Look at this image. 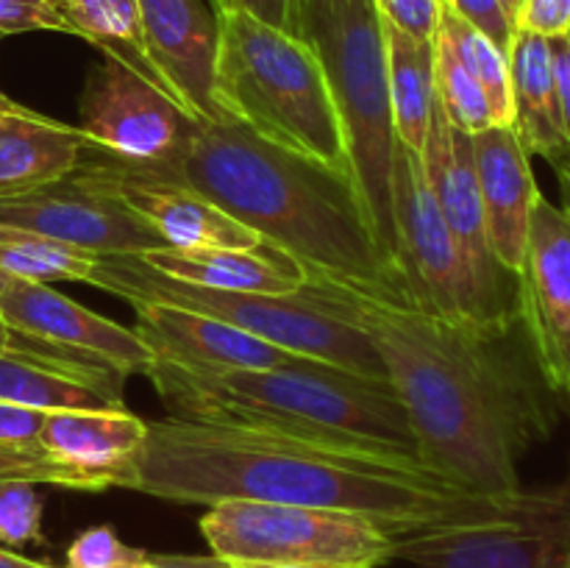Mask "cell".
<instances>
[{"label": "cell", "instance_id": "1", "mask_svg": "<svg viewBox=\"0 0 570 568\" xmlns=\"http://www.w3.org/2000/svg\"><path fill=\"white\" fill-rule=\"evenodd\" d=\"M304 290L379 351L423 466L471 493H521L523 454L557 423V393L523 321L460 326L321 278H306Z\"/></svg>", "mask_w": 570, "mask_h": 568}, {"label": "cell", "instance_id": "2", "mask_svg": "<svg viewBox=\"0 0 570 568\" xmlns=\"http://www.w3.org/2000/svg\"><path fill=\"white\" fill-rule=\"evenodd\" d=\"M122 488L176 505L239 499L356 512L393 538L512 518L538 493H471L421 460L178 418L148 423Z\"/></svg>", "mask_w": 570, "mask_h": 568}, {"label": "cell", "instance_id": "3", "mask_svg": "<svg viewBox=\"0 0 570 568\" xmlns=\"http://www.w3.org/2000/svg\"><path fill=\"white\" fill-rule=\"evenodd\" d=\"M195 189L306 276L412 310L395 262L379 245L354 178L276 148L237 123H198L181 154L145 170Z\"/></svg>", "mask_w": 570, "mask_h": 568}, {"label": "cell", "instance_id": "4", "mask_svg": "<svg viewBox=\"0 0 570 568\" xmlns=\"http://www.w3.org/2000/svg\"><path fill=\"white\" fill-rule=\"evenodd\" d=\"M145 376L167 418L228 423L421 460L417 438L393 384L306 356L271 371H200L154 360Z\"/></svg>", "mask_w": 570, "mask_h": 568}, {"label": "cell", "instance_id": "5", "mask_svg": "<svg viewBox=\"0 0 570 568\" xmlns=\"http://www.w3.org/2000/svg\"><path fill=\"white\" fill-rule=\"evenodd\" d=\"M215 106L276 148L351 176L343 123L315 53L293 33L243 11L217 14Z\"/></svg>", "mask_w": 570, "mask_h": 568}, {"label": "cell", "instance_id": "6", "mask_svg": "<svg viewBox=\"0 0 570 568\" xmlns=\"http://www.w3.org/2000/svg\"><path fill=\"white\" fill-rule=\"evenodd\" d=\"M289 33L315 53L343 123L351 178L373 234L395 262L393 159L387 42L376 0H295ZM399 267V265H395Z\"/></svg>", "mask_w": 570, "mask_h": 568}, {"label": "cell", "instance_id": "7", "mask_svg": "<svg viewBox=\"0 0 570 568\" xmlns=\"http://www.w3.org/2000/svg\"><path fill=\"white\" fill-rule=\"evenodd\" d=\"M87 284L128 304H161L217 317L295 356L343 368L365 379L390 382L371 340L351 323L337 321L304 287L293 295L237 293L198 287L150 267L142 256H100Z\"/></svg>", "mask_w": 570, "mask_h": 568}, {"label": "cell", "instance_id": "8", "mask_svg": "<svg viewBox=\"0 0 570 568\" xmlns=\"http://www.w3.org/2000/svg\"><path fill=\"white\" fill-rule=\"evenodd\" d=\"M200 535L232 566L382 568L395 551L393 535L365 516L267 501H217Z\"/></svg>", "mask_w": 570, "mask_h": 568}, {"label": "cell", "instance_id": "9", "mask_svg": "<svg viewBox=\"0 0 570 568\" xmlns=\"http://www.w3.org/2000/svg\"><path fill=\"white\" fill-rule=\"evenodd\" d=\"M393 221L395 265L412 310L460 326H499L484 315L471 273L429 193L421 154L401 143H395L393 159Z\"/></svg>", "mask_w": 570, "mask_h": 568}, {"label": "cell", "instance_id": "10", "mask_svg": "<svg viewBox=\"0 0 570 568\" xmlns=\"http://www.w3.org/2000/svg\"><path fill=\"white\" fill-rule=\"evenodd\" d=\"M0 226L53 239L95 259L167 248L120 193L83 165L59 182L0 198Z\"/></svg>", "mask_w": 570, "mask_h": 568}, {"label": "cell", "instance_id": "11", "mask_svg": "<svg viewBox=\"0 0 570 568\" xmlns=\"http://www.w3.org/2000/svg\"><path fill=\"white\" fill-rule=\"evenodd\" d=\"M78 117L89 148L137 170L170 165L198 126L170 95L109 56L89 70Z\"/></svg>", "mask_w": 570, "mask_h": 568}, {"label": "cell", "instance_id": "12", "mask_svg": "<svg viewBox=\"0 0 570 568\" xmlns=\"http://www.w3.org/2000/svg\"><path fill=\"white\" fill-rule=\"evenodd\" d=\"M421 165L429 193L454 237V245L460 248L488 321L499 326L518 321L521 317L518 276L501 265L490 245L476 167H473L471 134L460 131L445 117L438 98H434L426 143L421 150Z\"/></svg>", "mask_w": 570, "mask_h": 568}, {"label": "cell", "instance_id": "13", "mask_svg": "<svg viewBox=\"0 0 570 568\" xmlns=\"http://www.w3.org/2000/svg\"><path fill=\"white\" fill-rule=\"evenodd\" d=\"M570 543V482L538 490L512 518L395 538L412 568H562Z\"/></svg>", "mask_w": 570, "mask_h": 568}, {"label": "cell", "instance_id": "14", "mask_svg": "<svg viewBox=\"0 0 570 568\" xmlns=\"http://www.w3.org/2000/svg\"><path fill=\"white\" fill-rule=\"evenodd\" d=\"M0 323L39 349L104 368L122 379L145 373L154 362L134 329L87 310L50 284L14 278L0 295Z\"/></svg>", "mask_w": 570, "mask_h": 568}, {"label": "cell", "instance_id": "15", "mask_svg": "<svg viewBox=\"0 0 570 568\" xmlns=\"http://www.w3.org/2000/svg\"><path fill=\"white\" fill-rule=\"evenodd\" d=\"M521 321L557 395L570 399V206L538 195L518 271Z\"/></svg>", "mask_w": 570, "mask_h": 568}, {"label": "cell", "instance_id": "16", "mask_svg": "<svg viewBox=\"0 0 570 568\" xmlns=\"http://www.w3.org/2000/svg\"><path fill=\"white\" fill-rule=\"evenodd\" d=\"M81 165L106 178L120 198L165 239L167 248H256L262 243L259 234L195 189L120 165L89 145Z\"/></svg>", "mask_w": 570, "mask_h": 568}, {"label": "cell", "instance_id": "17", "mask_svg": "<svg viewBox=\"0 0 570 568\" xmlns=\"http://www.w3.org/2000/svg\"><path fill=\"white\" fill-rule=\"evenodd\" d=\"M145 50L176 104L198 123H220L215 67L220 28L204 0H139Z\"/></svg>", "mask_w": 570, "mask_h": 568}, {"label": "cell", "instance_id": "18", "mask_svg": "<svg viewBox=\"0 0 570 568\" xmlns=\"http://www.w3.org/2000/svg\"><path fill=\"white\" fill-rule=\"evenodd\" d=\"M134 332L139 334L154 360L200 371H271L298 356L243 329L200 312L161 304H131Z\"/></svg>", "mask_w": 570, "mask_h": 568}, {"label": "cell", "instance_id": "19", "mask_svg": "<svg viewBox=\"0 0 570 568\" xmlns=\"http://www.w3.org/2000/svg\"><path fill=\"white\" fill-rule=\"evenodd\" d=\"M9 332V329H6ZM126 379L65 360L9 332L0 351V401L28 410H126Z\"/></svg>", "mask_w": 570, "mask_h": 568}, {"label": "cell", "instance_id": "20", "mask_svg": "<svg viewBox=\"0 0 570 568\" xmlns=\"http://www.w3.org/2000/svg\"><path fill=\"white\" fill-rule=\"evenodd\" d=\"M473 167L493 254L518 276L527 254L529 221L540 189L532 173V156L523 150L512 126H493L471 137Z\"/></svg>", "mask_w": 570, "mask_h": 568}, {"label": "cell", "instance_id": "21", "mask_svg": "<svg viewBox=\"0 0 570 568\" xmlns=\"http://www.w3.org/2000/svg\"><path fill=\"white\" fill-rule=\"evenodd\" d=\"M148 421L128 410H56L45 415L37 443L56 460L122 488L142 451Z\"/></svg>", "mask_w": 570, "mask_h": 568}, {"label": "cell", "instance_id": "22", "mask_svg": "<svg viewBox=\"0 0 570 568\" xmlns=\"http://www.w3.org/2000/svg\"><path fill=\"white\" fill-rule=\"evenodd\" d=\"M512 89V128L529 156H543L557 178L570 173V134L562 123L551 76L549 37L515 28L507 48Z\"/></svg>", "mask_w": 570, "mask_h": 568}, {"label": "cell", "instance_id": "23", "mask_svg": "<svg viewBox=\"0 0 570 568\" xmlns=\"http://www.w3.org/2000/svg\"><path fill=\"white\" fill-rule=\"evenodd\" d=\"M142 259L170 278L237 293L293 295L309 278L298 259L267 243L256 248H159Z\"/></svg>", "mask_w": 570, "mask_h": 568}, {"label": "cell", "instance_id": "24", "mask_svg": "<svg viewBox=\"0 0 570 568\" xmlns=\"http://www.w3.org/2000/svg\"><path fill=\"white\" fill-rule=\"evenodd\" d=\"M87 150L78 126L33 109L0 115V198L31 193L70 176Z\"/></svg>", "mask_w": 570, "mask_h": 568}, {"label": "cell", "instance_id": "25", "mask_svg": "<svg viewBox=\"0 0 570 568\" xmlns=\"http://www.w3.org/2000/svg\"><path fill=\"white\" fill-rule=\"evenodd\" d=\"M395 139L421 154L434 109V39H417L384 20Z\"/></svg>", "mask_w": 570, "mask_h": 568}, {"label": "cell", "instance_id": "26", "mask_svg": "<svg viewBox=\"0 0 570 568\" xmlns=\"http://www.w3.org/2000/svg\"><path fill=\"white\" fill-rule=\"evenodd\" d=\"M61 14L67 17L76 37L92 42L95 48L104 50V56L120 61L128 70L142 76L145 81L154 84L156 89L170 95L159 70L150 61L148 50H145L139 0H67Z\"/></svg>", "mask_w": 570, "mask_h": 568}, {"label": "cell", "instance_id": "27", "mask_svg": "<svg viewBox=\"0 0 570 568\" xmlns=\"http://www.w3.org/2000/svg\"><path fill=\"white\" fill-rule=\"evenodd\" d=\"M434 37L443 39L456 59L465 65V70L476 78L482 92L488 95L490 109H493L495 126H512V89H510V65H507V53L495 48L482 31L462 20L451 6L440 0L438 11V28Z\"/></svg>", "mask_w": 570, "mask_h": 568}, {"label": "cell", "instance_id": "28", "mask_svg": "<svg viewBox=\"0 0 570 568\" xmlns=\"http://www.w3.org/2000/svg\"><path fill=\"white\" fill-rule=\"evenodd\" d=\"M95 256L72 251L53 239L0 226V271L22 282H87Z\"/></svg>", "mask_w": 570, "mask_h": 568}, {"label": "cell", "instance_id": "29", "mask_svg": "<svg viewBox=\"0 0 570 568\" xmlns=\"http://www.w3.org/2000/svg\"><path fill=\"white\" fill-rule=\"evenodd\" d=\"M434 92H438V104L443 106L445 117L460 131L473 137V134L495 126L488 95L440 37H434Z\"/></svg>", "mask_w": 570, "mask_h": 568}, {"label": "cell", "instance_id": "30", "mask_svg": "<svg viewBox=\"0 0 570 568\" xmlns=\"http://www.w3.org/2000/svg\"><path fill=\"white\" fill-rule=\"evenodd\" d=\"M0 482H31V484H53V488L87 490V493H100L109 490V484L100 477L67 466L56 460L39 443L14 445L0 443Z\"/></svg>", "mask_w": 570, "mask_h": 568}, {"label": "cell", "instance_id": "31", "mask_svg": "<svg viewBox=\"0 0 570 568\" xmlns=\"http://www.w3.org/2000/svg\"><path fill=\"white\" fill-rule=\"evenodd\" d=\"M0 540L11 549L42 543V499L31 482H0Z\"/></svg>", "mask_w": 570, "mask_h": 568}, {"label": "cell", "instance_id": "32", "mask_svg": "<svg viewBox=\"0 0 570 568\" xmlns=\"http://www.w3.org/2000/svg\"><path fill=\"white\" fill-rule=\"evenodd\" d=\"M150 551L122 543L111 527H89L67 549V568H111L122 562H137Z\"/></svg>", "mask_w": 570, "mask_h": 568}, {"label": "cell", "instance_id": "33", "mask_svg": "<svg viewBox=\"0 0 570 568\" xmlns=\"http://www.w3.org/2000/svg\"><path fill=\"white\" fill-rule=\"evenodd\" d=\"M28 31H59L76 37L67 17L48 0H0V33L9 37Z\"/></svg>", "mask_w": 570, "mask_h": 568}, {"label": "cell", "instance_id": "34", "mask_svg": "<svg viewBox=\"0 0 570 568\" xmlns=\"http://www.w3.org/2000/svg\"><path fill=\"white\" fill-rule=\"evenodd\" d=\"M443 3L451 6L462 20L471 22L495 48H501L507 53V48L512 42V33H515V22L507 14L501 0H443Z\"/></svg>", "mask_w": 570, "mask_h": 568}, {"label": "cell", "instance_id": "35", "mask_svg": "<svg viewBox=\"0 0 570 568\" xmlns=\"http://www.w3.org/2000/svg\"><path fill=\"white\" fill-rule=\"evenodd\" d=\"M387 22L417 39H434L440 0H376Z\"/></svg>", "mask_w": 570, "mask_h": 568}, {"label": "cell", "instance_id": "36", "mask_svg": "<svg viewBox=\"0 0 570 568\" xmlns=\"http://www.w3.org/2000/svg\"><path fill=\"white\" fill-rule=\"evenodd\" d=\"M515 28L540 33V37H562L570 28V0H521Z\"/></svg>", "mask_w": 570, "mask_h": 568}, {"label": "cell", "instance_id": "37", "mask_svg": "<svg viewBox=\"0 0 570 568\" xmlns=\"http://www.w3.org/2000/svg\"><path fill=\"white\" fill-rule=\"evenodd\" d=\"M45 415L48 412L0 401V443L33 445L39 440V432H42Z\"/></svg>", "mask_w": 570, "mask_h": 568}, {"label": "cell", "instance_id": "38", "mask_svg": "<svg viewBox=\"0 0 570 568\" xmlns=\"http://www.w3.org/2000/svg\"><path fill=\"white\" fill-rule=\"evenodd\" d=\"M293 3L295 0H212L215 14H226V11H243V14L256 17V20L267 22L273 28H282L289 33V22H293Z\"/></svg>", "mask_w": 570, "mask_h": 568}, {"label": "cell", "instance_id": "39", "mask_svg": "<svg viewBox=\"0 0 570 568\" xmlns=\"http://www.w3.org/2000/svg\"><path fill=\"white\" fill-rule=\"evenodd\" d=\"M549 53H551V76H554V92L560 100L562 123H566L570 134V39L562 37L549 39Z\"/></svg>", "mask_w": 570, "mask_h": 568}, {"label": "cell", "instance_id": "40", "mask_svg": "<svg viewBox=\"0 0 570 568\" xmlns=\"http://www.w3.org/2000/svg\"><path fill=\"white\" fill-rule=\"evenodd\" d=\"M150 568H234L217 555H154Z\"/></svg>", "mask_w": 570, "mask_h": 568}, {"label": "cell", "instance_id": "41", "mask_svg": "<svg viewBox=\"0 0 570 568\" xmlns=\"http://www.w3.org/2000/svg\"><path fill=\"white\" fill-rule=\"evenodd\" d=\"M0 568H56V566H48V562L28 560V557L17 555V551L0 549Z\"/></svg>", "mask_w": 570, "mask_h": 568}, {"label": "cell", "instance_id": "42", "mask_svg": "<svg viewBox=\"0 0 570 568\" xmlns=\"http://www.w3.org/2000/svg\"><path fill=\"white\" fill-rule=\"evenodd\" d=\"M22 109H26V106L17 104V100H11L9 95L0 89V115H11V111H22Z\"/></svg>", "mask_w": 570, "mask_h": 568}, {"label": "cell", "instance_id": "43", "mask_svg": "<svg viewBox=\"0 0 570 568\" xmlns=\"http://www.w3.org/2000/svg\"><path fill=\"white\" fill-rule=\"evenodd\" d=\"M154 566V555L145 557V560H137V562H122V566H111V568H150Z\"/></svg>", "mask_w": 570, "mask_h": 568}, {"label": "cell", "instance_id": "44", "mask_svg": "<svg viewBox=\"0 0 570 568\" xmlns=\"http://www.w3.org/2000/svg\"><path fill=\"white\" fill-rule=\"evenodd\" d=\"M11 282H14V278H11L9 273H6V271H0V295H3L6 290H9V284H11Z\"/></svg>", "mask_w": 570, "mask_h": 568}, {"label": "cell", "instance_id": "45", "mask_svg": "<svg viewBox=\"0 0 570 568\" xmlns=\"http://www.w3.org/2000/svg\"><path fill=\"white\" fill-rule=\"evenodd\" d=\"M560 187H562V193H566V198H568L566 206H570V173H568V176L560 178Z\"/></svg>", "mask_w": 570, "mask_h": 568}, {"label": "cell", "instance_id": "46", "mask_svg": "<svg viewBox=\"0 0 570 568\" xmlns=\"http://www.w3.org/2000/svg\"><path fill=\"white\" fill-rule=\"evenodd\" d=\"M6 337H9V332H6V326H3V323H0V351L6 349Z\"/></svg>", "mask_w": 570, "mask_h": 568}, {"label": "cell", "instance_id": "47", "mask_svg": "<svg viewBox=\"0 0 570 568\" xmlns=\"http://www.w3.org/2000/svg\"><path fill=\"white\" fill-rule=\"evenodd\" d=\"M48 3H50V6H56V9H59V11H65L67 0H48Z\"/></svg>", "mask_w": 570, "mask_h": 568}, {"label": "cell", "instance_id": "48", "mask_svg": "<svg viewBox=\"0 0 570 568\" xmlns=\"http://www.w3.org/2000/svg\"><path fill=\"white\" fill-rule=\"evenodd\" d=\"M234 568H295V566H234Z\"/></svg>", "mask_w": 570, "mask_h": 568}, {"label": "cell", "instance_id": "49", "mask_svg": "<svg viewBox=\"0 0 570 568\" xmlns=\"http://www.w3.org/2000/svg\"><path fill=\"white\" fill-rule=\"evenodd\" d=\"M562 568H570V543H568V551H566V560H562Z\"/></svg>", "mask_w": 570, "mask_h": 568}, {"label": "cell", "instance_id": "50", "mask_svg": "<svg viewBox=\"0 0 570 568\" xmlns=\"http://www.w3.org/2000/svg\"><path fill=\"white\" fill-rule=\"evenodd\" d=\"M566 37H568V39H570V28H568V33H566Z\"/></svg>", "mask_w": 570, "mask_h": 568}, {"label": "cell", "instance_id": "51", "mask_svg": "<svg viewBox=\"0 0 570 568\" xmlns=\"http://www.w3.org/2000/svg\"><path fill=\"white\" fill-rule=\"evenodd\" d=\"M0 39H3V33H0Z\"/></svg>", "mask_w": 570, "mask_h": 568}]
</instances>
